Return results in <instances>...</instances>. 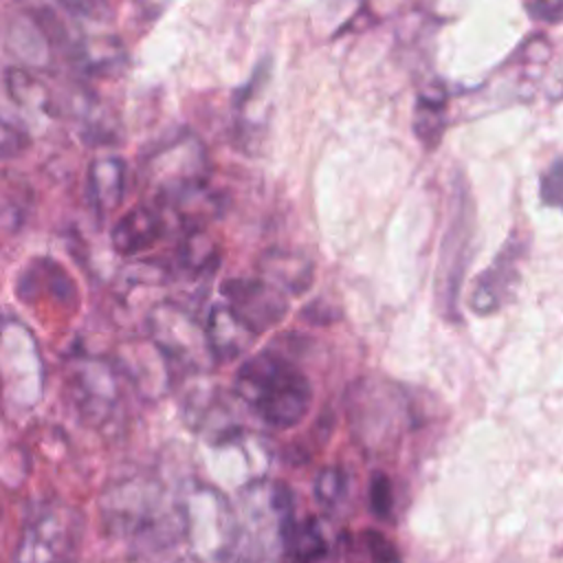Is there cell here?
Segmentation results:
<instances>
[{
    "label": "cell",
    "mask_w": 563,
    "mask_h": 563,
    "mask_svg": "<svg viewBox=\"0 0 563 563\" xmlns=\"http://www.w3.org/2000/svg\"><path fill=\"white\" fill-rule=\"evenodd\" d=\"M238 501V550L253 559L279 556L286 530L295 519L290 488L282 482L257 477L242 488Z\"/></svg>",
    "instance_id": "5"
},
{
    "label": "cell",
    "mask_w": 563,
    "mask_h": 563,
    "mask_svg": "<svg viewBox=\"0 0 563 563\" xmlns=\"http://www.w3.org/2000/svg\"><path fill=\"white\" fill-rule=\"evenodd\" d=\"M224 303L253 332L264 334L288 312V295L266 279H227L220 286Z\"/></svg>",
    "instance_id": "12"
},
{
    "label": "cell",
    "mask_w": 563,
    "mask_h": 563,
    "mask_svg": "<svg viewBox=\"0 0 563 563\" xmlns=\"http://www.w3.org/2000/svg\"><path fill=\"white\" fill-rule=\"evenodd\" d=\"M202 328L211 356L220 363L242 356L257 339V334H253L227 303H216Z\"/></svg>",
    "instance_id": "15"
},
{
    "label": "cell",
    "mask_w": 563,
    "mask_h": 563,
    "mask_svg": "<svg viewBox=\"0 0 563 563\" xmlns=\"http://www.w3.org/2000/svg\"><path fill=\"white\" fill-rule=\"evenodd\" d=\"M521 251H523L521 244L510 240L497 255L495 264L477 277L473 292H471V301H468L475 312L490 314V312L499 310V306L510 295V286L517 284V279H519L517 264L521 260Z\"/></svg>",
    "instance_id": "13"
},
{
    "label": "cell",
    "mask_w": 563,
    "mask_h": 563,
    "mask_svg": "<svg viewBox=\"0 0 563 563\" xmlns=\"http://www.w3.org/2000/svg\"><path fill=\"white\" fill-rule=\"evenodd\" d=\"M29 147V136L18 125L0 117V161L20 156Z\"/></svg>",
    "instance_id": "26"
},
{
    "label": "cell",
    "mask_w": 563,
    "mask_h": 563,
    "mask_svg": "<svg viewBox=\"0 0 563 563\" xmlns=\"http://www.w3.org/2000/svg\"><path fill=\"white\" fill-rule=\"evenodd\" d=\"M473 202L468 189L455 180L449 227L440 242L438 271H435V295L446 319H455L457 299L473 253Z\"/></svg>",
    "instance_id": "7"
},
{
    "label": "cell",
    "mask_w": 563,
    "mask_h": 563,
    "mask_svg": "<svg viewBox=\"0 0 563 563\" xmlns=\"http://www.w3.org/2000/svg\"><path fill=\"white\" fill-rule=\"evenodd\" d=\"M163 216L154 207L136 205L114 222L110 242L119 255L130 257L156 244L163 238Z\"/></svg>",
    "instance_id": "14"
},
{
    "label": "cell",
    "mask_w": 563,
    "mask_h": 563,
    "mask_svg": "<svg viewBox=\"0 0 563 563\" xmlns=\"http://www.w3.org/2000/svg\"><path fill=\"white\" fill-rule=\"evenodd\" d=\"M7 90H9L11 99L24 110H35V112H44V114L53 112L46 88L22 68L7 70Z\"/></svg>",
    "instance_id": "21"
},
{
    "label": "cell",
    "mask_w": 563,
    "mask_h": 563,
    "mask_svg": "<svg viewBox=\"0 0 563 563\" xmlns=\"http://www.w3.org/2000/svg\"><path fill=\"white\" fill-rule=\"evenodd\" d=\"M260 275L286 295H301L312 286L314 266L301 253L273 249L264 253L260 262Z\"/></svg>",
    "instance_id": "16"
},
{
    "label": "cell",
    "mask_w": 563,
    "mask_h": 563,
    "mask_svg": "<svg viewBox=\"0 0 563 563\" xmlns=\"http://www.w3.org/2000/svg\"><path fill=\"white\" fill-rule=\"evenodd\" d=\"M68 389L81 418L92 424L106 422L121 398L117 372L101 358L75 361L68 376Z\"/></svg>",
    "instance_id": "11"
},
{
    "label": "cell",
    "mask_w": 563,
    "mask_h": 563,
    "mask_svg": "<svg viewBox=\"0 0 563 563\" xmlns=\"http://www.w3.org/2000/svg\"><path fill=\"white\" fill-rule=\"evenodd\" d=\"M347 418L354 440L374 453L396 446L416 422L405 389L380 378H361L350 387Z\"/></svg>",
    "instance_id": "4"
},
{
    "label": "cell",
    "mask_w": 563,
    "mask_h": 563,
    "mask_svg": "<svg viewBox=\"0 0 563 563\" xmlns=\"http://www.w3.org/2000/svg\"><path fill=\"white\" fill-rule=\"evenodd\" d=\"M233 391L260 420L275 429L297 427L312 407L308 376L288 356L271 350L257 352L240 365Z\"/></svg>",
    "instance_id": "2"
},
{
    "label": "cell",
    "mask_w": 563,
    "mask_h": 563,
    "mask_svg": "<svg viewBox=\"0 0 563 563\" xmlns=\"http://www.w3.org/2000/svg\"><path fill=\"white\" fill-rule=\"evenodd\" d=\"M541 200L548 207L561 205V161L554 158L541 178Z\"/></svg>",
    "instance_id": "28"
},
{
    "label": "cell",
    "mask_w": 563,
    "mask_h": 563,
    "mask_svg": "<svg viewBox=\"0 0 563 563\" xmlns=\"http://www.w3.org/2000/svg\"><path fill=\"white\" fill-rule=\"evenodd\" d=\"M350 477L339 466H325L314 477V497L323 508H336L347 495Z\"/></svg>",
    "instance_id": "24"
},
{
    "label": "cell",
    "mask_w": 563,
    "mask_h": 563,
    "mask_svg": "<svg viewBox=\"0 0 563 563\" xmlns=\"http://www.w3.org/2000/svg\"><path fill=\"white\" fill-rule=\"evenodd\" d=\"M101 517L112 534L132 541L136 556L180 543L176 499L167 504L163 486L152 477H130L110 486L101 497Z\"/></svg>",
    "instance_id": "1"
},
{
    "label": "cell",
    "mask_w": 563,
    "mask_h": 563,
    "mask_svg": "<svg viewBox=\"0 0 563 563\" xmlns=\"http://www.w3.org/2000/svg\"><path fill=\"white\" fill-rule=\"evenodd\" d=\"M526 13L545 24H556L563 13V0H521Z\"/></svg>",
    "instance_id": "27"
},
{
    "label": "cell",
    "mask_w": 563,
    "mask_h": 563,
    "mask_svg": "<svg viewBox=\"0 0 563 563\" xmlns=\"http://www.w3.org/2000/svg\"><path fill=\"white\" fill-rule=\"evenodd\" d=\"M13 339L18 365H13V347L0 328V387L9 391V400L15 407L26 409L33 407L42 396L44 363L33 334L18 321H13Z\"/></svg>",
    "instance_id": "10"
},
{
    "label": "cell",
    "mask_w": 563,
    "mask_h": 563,
    "mask_svg": "<svg viewBox=\"0 0 563 563\" xmlns=\"http://www.w3.org/2000/svg\"><path fill=\"white\" fill-rule=\"evenodd\" d=\"M207 174L209 163L205 147L191 134L156 147L145 158V180L154 202L176 213L196 209L211 198Z\"/></svg>",
    "instance_id": "3"
},
{
    "label": "cell",
    "mask_w": 563,
    "mask_h": 563,
    "mask_svg": "<svg viewBox=\"0 0 563 563\" xmlns=\"http://www.w3.org/2000/svg\"><path fill=\"white\" fill-rule=\"evenodd\" d=\"M84 534V517L68 506L44 508L24 526L15 559L18 561H62L75 556Z\"/></svg>",
    "instance_id": "9"
},
{
    "label": "cell",
    "mask_w": 563,
    "mask_h": 563,
    "mask_svg": "<svg viewBox=\"0 0 563 563\" xmlns=\"http://www.w3.org/2000/svg\"><path fill=\"white\" fill-rule=\"evenodd\" d=\"M125 194V163L117 156L95 158L88 167V196L99 216L117 211Z\"/></svg>",
    "instance_id": "17"
},
{
    "label": "cell",
    "mask_w": 563,
    "mask_h": 563,
    "mask_svg": "<svg viewBox=\"0 0 563 563\" xmlns=\"http://www.w3.org/2000/svg\"><path fill=\"white\" fill-rule=\"evenodd\" d=\"M328 548L330 545L314 519H292L284 537L282 554L295 561H317L328 554Z\"/></svg>",
    "instance_id": "19"
},
{
    "label": "cell",
    "mask_w": 563,
    "mask_h": 563,
    "mask_svg": "<svg viewBox=\"0 0 563 563\" xmlns=\"http://www.w3.org/2000/svg\"><path fill=\"white\" fill-rule=\"evenodd\" d=\"M363 539H365V548L372 559H378V561H396L398 559V552L394 550V545L387 541L385 534L369 530L363 534Z\"/></svg>",
    "instance_id": "29"
},
{
    "label": "cell",
    "mask_w": 563,
    "mask_h": 563,
    "mask_svg": "<svg viewBox=\"0 0 563 563\" xmlns=\"http://www.w3.org/2000/svg\"><path fill=\"white\" fill-rule=\"evenodd\" d=\"M178 266L189 275L211 273L218 266V246L202 229H189L178 249Z\"/></svg>",
    "instance_id": "20"
},
{
    "label": "cell",
    "mask_w": 563,
    "mask_h": 563,
    "mask_svg": "<svg viewBox=\"0 0 563 563\" xmlns=\"http://www.w3.org/2000/svg\"><path fill=\"white\" fill-rule=\"evenodd\" d=\"M369 510L376 519L387 521L391 519L394 512V490H391V482L385 473L376 471L369 479Z\"/></svg>",
    "instance_id": "25"
},
{
    "label": "cell",
    "mask_w": 563,
    "mask_h": 563,
    "mask_svg": "<svg viewBox=\"0 0 563 563\" xmlns=\"http://www.w3.org/2000/svg\"><path fill=\"white\" fill-rule=\"evenodd\" d=\"M180 541L198 561H224L238 550L235 510L227 497L205 484L189 486L176 499Z\"/></svg>",
    "instance_id": "6"
},
{
    "label": "cell",
    "mask_w": 563,
    "mask_h": 563,
    "mask_svg": "<svg viewBox=\"0 0 563 563\" xmlns=\"http://www.w3.org/2000/svg\"><path fill=\"white\" fill-rule=\"evenodd\" d=\"M147 330L150 341L167 361H176L189 367L213 363L205 328L187 308L172 301L158 303L147 314Z\"/></svg>",
    "instance_id": "8"
},
{
    "label": "cell",
    "mask_w": 563,
    "mask_h": 563,
    "mask_svg": "<svg viewBox=\"0 0 563 563\" xmlns=\"http://www.w3.org/2000/svg\"><path fill=\"white\" fill-rule=\"evenodd\" d=\"M37 35H42L40 24L24 15L20 20H13V24L9 29V35H7V44L13 51V55H18L20 59H26L31 64H40L42 57H46V55L42 53V48L31 44L33 37H37Z\"/></svg>",
    "instance_id": "23"
},
{
    "label": "cell",
    "mask_w": 563,
    "mask_h": 563,
    "mask_svg": "<svg viewBox=\"0 0 563 563\" xmlns=\"http://www.w3.org/2000/svg\"><path fill=\"white\" fill-rule=\"evenodd\" d=\"M33 205V189L18 172L0 169V233H15Z\"/></svg>",
    "instance_id": "18"
},
{
    "label": "cell",
    "mask_w": 563,
    "mask_h": 563,
    "mask_svg": "<svg viewBox=\"0 0 563 563\" xmlns=\"http://www.w3.org/2000/svg\"><path fill=\"white\" fill-rule=\"evenodd\" d=\"M413 128H416L418 139L427 147H433L440 141L442 128H444V95L442 92L420 95L418 106H416Z\"/></svg>",
    "instance_id": "22"
}]
</instances>
